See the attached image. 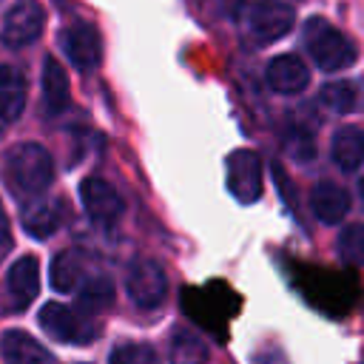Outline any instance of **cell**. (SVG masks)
<instances>
[{
	"instance_id": "7c38bea8",
	"label": "cell",
	"mask_w": 364,
	"mask_h": 364,
	"mask_svg": "<svg viewBox=\"0 0 364 364\" xmlns=\"http://www.w3.org/2000/svg\"><path fill=\"white\" fill-rule=\"evenodd\" d=\"M264 77H267V85L276 94H299L310 82V71L301 63V57H296V54H279V57H273L267 63Z\"/></svg>"
},
{
	"instance_id": "4fadbf2b",
	"label": "cell",
	"mask_w": 364,
	"mask_h": 364,
	"mask_svg": "<svg viewBox=\"0 0 364 364\" xmlns=\"http://www.w3.org/2000/svg\"><path fill=\"white\" fill-rule=\"evenodd\" d=\"M0 355L6 364H54V355L28 333L6 330L0 338Z\"/></svg>"
},
{
	"instance_id": "5bb4252c",
	"label": "cell",
	"mask_w": 364,
	"mask_h": 364,
	"mask_svg": "<svg viewBox=\"0 0 364 364\" xmlns=\"http://www.w3.org/2000/svg\"><path fill=\"white\" fill-rule=\"evenodd\" d=\"M91 276L88 270V262L80 250H63L54 256L51 262V270H48V279H51V287L60 290V293H77L85 279Z\"/></svg>"
},
{
	"instance_id": "d4e9b609",
	"label": "cell",
	"mask_w": 364,
	"mask_h": 364,
	"mask_svg": "<svg viewBox=\"0 0 364 364\" xmlns=\"http://www.w3.org/2000/svg\"><path fill=\"white\" fill-rule=\"evenodd\" d=\"M9 245V219H6V210L0 205V247Z\"/></svg>"
},
{
	"instance_id": "9a60e30c",
	"label": "cell",
	"mask_w": 364,
	"mask_h": 364,
	"mask_svg": "<svg viewBox=\"0 0 364 364\" xmlns=\"http://www.w3.org/2000/svg\"><path fill=\"white\" fill-rule=\"evenodd\" d=\"M26 108V74L3 63L0 65V122H17Z\"/></svg>"
},
{
	"instance_id": "cb8c5ba5",
	"label": "cell",
	"mask_w": 364,
	"mask_h": 364,
	"mask_svg": "<svg viewBox=\"0 0 364 364\" xmlns=\"http://www.w3.org/2000/svg\"><path fill=\"white\" fill-rule=\"evenodd\" d=\"M284 148H287V154L296 162H307L313 156V139H310V134H290L287 142H284Z\"/></svg>"
},
{
	"instance_id": "8992f818",
	"label": "cell",
	"mask_w": 364,
	"mask_h": 364,
	"mask_svg": "<svg viewBox=\"0 0 364 364\" xmlns=\"http://www.w3.org/2000/svg\"><path fill=\"white\" fill-rule=\"evenodd\" d=\"M40 293V262L34 256H20L3 282V310L23 313Z\"/></svg>"
},
{
	"instance_id": "7402d4cb",
	"label": "cell",
	"mask_w": 364,
	"mask_h": 364,
	"mask_svg": "<svg viewBox=\"0 0 364 364\" xmlns=\"http://www.w3.org/2000/svg\"><path fill=\"white\" fill-rule=\"evenodd\" d=\"M108 364H159V355L151 344L142 341H122L111 350Z\"/></svg>"
},
{
	"instance_id": "ac0fdd59",
	"label": "cell",
	"mask_w": 364,
	"mask_h": 364,
	"mask_svg": "<svg viewBox=\"0 0 364 364\" xmlns=\"http://www.w3.org/2000/svg\"><path fill=\"white\" fill-rule=\"evenodd\" d=\"M333 159L341 171H355L364 162V128L344 125L333 136Z\"/></svg>"
},
{
	"instance_id": "603a6c76",
	"label": "cell",
	"mask_w": 364,
	"mask_h": 364,
	"mask_svg": "<svg viewBox=\"0 0 364 364\" xmlns=\"http://www.w3.org/2000/svg\"><path fill=\"white\" fill-rule=\"evenodd\" d=\"M173 355H176L179 364H202L208 353H205V344H202L193 333L179 330V333L173 336Z\"/></svg>"
},
{
	"instance_id": "2e32d148",
	"label": "cell",
	"mask_w": 364,
	"mask_h": 364,
	"mask_svg": "<svg viewBox=\"0 0 364 364\" xmlns=\"http://www.w3.org/2000/svg\"><path fill=\"white\" fill-rule=\"evenodd\" d=\"M310 208L316 213L318 222L324 225H336L347 216L350 210V196L341 185L336 182H318L313 191H310Z\"/></svg>"
},
{
	"instance_id": "5b68a950",
	"label": "cell",
	"mask_w": 364,
	"mask_h": 364,
	"mask_svg": "<svg viewBox=\"0 0 364 364\" xmlns=\"http://www.w3.org/2000/svg\"><path fill=\"white\" fill-rule=\"evenodd\" d=\"M125 290L142 310L159 307L168 296V276L154 259H136L125 273Z\"/></svg>"
},
{
	"instance_id": "6da1fadb",
	"label": "cell",
	"mask_w": 364,
	"mask_h": 364,
	"mask_svg": "<svg viewBox=\"0 0 364 364\" xmlns=\"http://www.w3.org/2000/svg\"><path fill=\"white\" fill-rule=\"evenodd\" d=\"M3 179L9 191L23 202L48 191L54 179V159L37 142H20L3 156Z\"/></svg>"
},
{
	"instance_id": "52a82bcc",
	"label": "cell",
	"mask_w": 364,
	"mask_h": 364,
	"mask_svg": "<svg viewBox=\"0 0 364 364\" xmlns=\"http://www.w3.org/2000/svg\"><path fill=\"white\" fill-rule=\"evenodd\" d=\"M43 6L37 0H17L3 17V43L9 48H26L43 34Z\"/></svg>"
},
{
	"instance_id": "ffe728a7",
	"label": "cell",
	"mask_w": 364,
	"mask_h": 364,
	"mask_svg": "<svg viewBox=\"0 0 364 364\" xmlns=\"http://www.w3.org/2000/svg\"><path fill=\"white\" fill-rule=\"evenodd\" d=\"M318 102L333 111V114H347L355 108L358 102V88L347 80H338V82H327L321 91H318Z\"/></svg>"
},
{
	"instance_id": "9c48e42d",
	"label": "cell",
	"mask_w": 364,
	"mask_h": 364,
	"mask_svg": "<svg viewBox=\"0 0 364 364\" xmlns=\"http://www.w3.org/2000/svg\"><path fill=\"white\" fill-rule=\"evenodd\" d=\"M80 202H82L85 213L100 225L117 222L122 216V208H125L119 191L102 176H85L80 182Z\"/></svg>"
},
{
	"instance_id": "44dd1931",
	"label": "cell",
	"mask_w": 364,
	"mask_h": 364,
	"mask_svg": "<svg viewBox=\"0 0 364 364\" xmlns=\"http://www.w3.org/2000/svg\"><path fill=\"white\" fill-rule=\"evenodd\" d=\"M336 250H338V256H341L344 264H364V225L361 222L347 225L338 233Z\"/></svg>"
},
{
	"instance_id": "8fae6325",
	"label": "cell",
	"mask_w": 364,
	"mask_h": 364,
	"mask_svg": "<svg viewBox=\"0 0 364 364\" xmlns=\"http://www.w3.org/2000/svg\"><path fill=\"white\" fill-rule=\"evenodd\" d=\"M63 219H65V205L60 196L40 193V196L23 199L20 205V222L26 233H31L34 239H48L51 233H57Z\"/></svg>"
},
{
	"instance_id": "277c9868",
	"label": "cell",
	"mask_w": 364,
	"mask_h": 364,
	"mask_svg": "<svg viewBox=\"0 0 364 364\" xmlns=\"http://www.w3.org/2000/svg\"><path fill=\"white\" fill-rule=\"evenodd\" d=\"M296 23L293 6L284 0H256L245 11V28L256 43H273L284 37Z\"/></svg>"
},
{
	"instance_id": "ba28073f",
	"label": "cell",
	"mask_w": 364,
	"mask_h": 364,
	"mask_svg": "<svg viewBox=\"0 0 364 364\" xmlns=\"http://www.w3.org/2000/svg\"><path fill=\"white\" fill-rule=\"evenodd\" d=\"M228 191L242 205H253L262 196V159L256 151L239 148L228 156Z\"/></svg>"
},
{
	"instance_id": "4316f807",
	"label": "cell",
	"mask_w": 364,
	"mask_h": 364,
	"mask_svg": "<svg viewBox=\"0 0 364 364\" xmlns=\"http://www.w3.org/2000/svg\"><path fill=\"white\" fill-rule=\"evenodd\" d=\"M361 364H364V361H361Z\"/></svg>"
},
{
	"instance_id": "d6986e66",
	"label": "cell",
	"mask_w": 364,
	"mask_h": 364,
	"mask_svg": "<svg viewBox=\"0 0 364 364\" xmlns=\"http://www.w3.org/2000/svg\"><path fill=\"white\" fill-rule=\"evenodd\" d=\"M111 301H114V284L102 273H91L85 284L77 290V307L88 313H102L105 307H111Z\"/></svg>"
},
{
	"instance_id": "e0dca14e",
	"label": "cell",
	"mask_w": 364,
	"mask_h": 364,
	"mask_svg": "<svg viewBox=\"0 0 364 364\" xmlns=\"http://www.w3.org/2000/svg\"><path fill=\"white\" fill-rule=\"evenodd\" d=\"M68 105V74L60 60L46 57L43 63V108L48 117L63 114Z\"/></svg>"
},
{
	"instance_id": "3957f363",
	"label": "cell",
	"mask_w": 364,
	"mask_h": 364,
	"mask_svg": "<svg viewBox=\"0 0 364 364\" xmlns=\"http://www.w3.org/2000/svg\"><path fill=\"white\" fill-rule=\"evenodd\" d=\"M40 324L48 336L65 344H91L100 336V324L94 321V313L57 301H48L40 310Z\"/></svg>"
},
{
	"instance_id": "7a4b0ae2",
	"label": "cell",
	"mask_w": 364,
	"mask_h": 364,
	"mask_svg": "<svg viewBox=\"0 0 364 364\" xmlns=\"http://www.w3.org/2000/svg\"><path fill=\"white\" fill-rule=\"evenodd\" d=\"M304 43H307V51H310L313 63L318 68H324V71H341V68H347L358 57L355 46L336 26H330L321 17L307 20V26H304Z\"/></svg>"
},
{
	"instance_id": "484cf974",
	"label": "cell",
	"mask_w": 364,
	"mask_h": 364,
	"mask_svg": "<svg viewBox=\"0 0 364 364\" xmlns=\"http://www.w3.org/2000/svg\"><path fill=\"white\" fill-rule=\"evenodd\" d=\"M361 196H364V179H361Z\"/></svg>"
},
{
	"instance_id": "30bf717a",
	"label": "cell",
	"mask_w": 364,
	"mask_h": 364,
	"mask_svg": "<svg viewBox=\"0 0 364 364\" xmlns=\"http://www.w3.org/2000/svg\"><path fill=\"white\" fill-rule=\"evenodd\" d=\"M60 46L68 63L80 71H94L102 60V40L91 23H74L60 34Z\"/></svg>"
}]
</instances>
